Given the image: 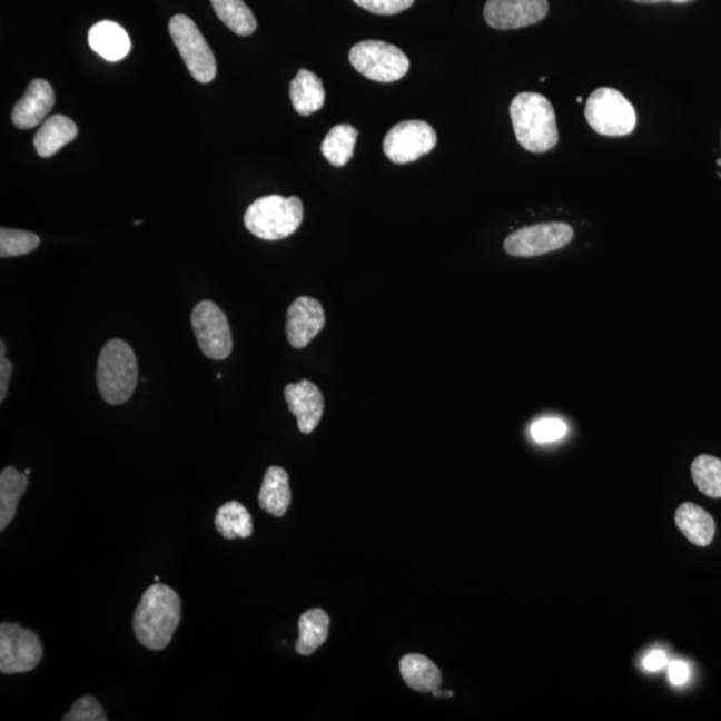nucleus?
<instances>
[{
  "instance_id": "f257e3e1",
  "label": "nucleus",
  "mask_w": 721,
  "mask_h": 721,
  "mask_svg": "<svg viewBox=\"0 0 721 721\" xmlns=\"http://www.w3.org/2000/svg\"><path fill=\"white\" fill-rule=\"evenodd\" d=\"M180 621V599L170 586L157 583L144 593L132 618L134 633L147 650L162 651Z\"/></svg>"
},
{
  "instance_id": "f03ea898",
  "label": "nucleus",
  "mask_w": 721,
  "mask_h": 721,
  "mask_svg": "<svg viewBox=\"0 0 721 721\" xmlns=\"http://www.w3.org/2000/svg\"><path fill=\"white\" fill-rule=\"evenodd\" d=\"M511 119L518 144L525 150L541 154L556 147V113L550 100L537 92H521L511 103Z\"/></svg>"
},
{
  "instance_id": "7ed1b4c3",
  "label": "nucleus",
  "mask_w": 721,
  "mask_h": 721,
  "mask_svg": "<svg viewBox=\"0 0 721 721\" xmlns=\"http://www.w3.org/2000/svg\"><path fill=\"white\" fill-rule=\"evenodd\" d=\"M97 384L100 396L110 405L129 401L138 384V363L131 346L111 339L99 354Z\"/></svg>"
},
{
  "instance_id": "20e7f679",
  "label": "nucleus",
  "mask_w": 721,
  "mask_h": 721,
  "mask_svg": "<svg viewBox=\"0 0 721 721\" xmlns=\"http://www.w3.org/2000/svg\"><path fill=\"white\" fill-rule=\"evenodd\" d=\"M303 219L304 205L298 197L267 196L247 207L244 223L253 236L279 240L296 233Z\"/></svg>"
},
{
  "instance_id": "39448f33",
  "label": "nucleus",
  "mask_w": 721,
  "mask_h": 721,
  "mask_svg": "<svg viewBox=\"0 0 721 721\" xmlns=\"http://www.w3.org/2000/svg\"><path fill=\"white\" fill-rule=\"evenodd\" d=\"M585 119L604 137H625L638 125L636 110L623 93L610 87L594 90L585 105Z\"/></svg>"
},
{
  "instance_id": "423d86ee",
  "label": "nucleus",
  "mask_w": 721,
  "mask_h": 721,
  "mask_svg": "<svg viewBox=\"0 0 721 721\" xmlns=\"http://www.w3.org/2000/svg\"><path fill=\"white\" fill-rule=\"evenodd\" d=\"M349 60L359 73L381 83H392L404 78L411 66L403 50L381 40H365L354 45Z\"/></svg>"
},
{
  "instance_id": "0eeeda50",
  "label": "nucleus",
  "mask_w": 721,
  "mask_h": 721,
  "mask_svg": "<svg viewBox=\"0 0 721 721\" xmlns=\"http://www.w3.org/2000/svg\"><path fill=\"white\" fill-rule=\"evenodd\" d=\"M170 37L187 70L199 83H210L217 76L216 57L194 20L186 16L170 19Z\"/></svg>"
},
{
  "instance_id": "6e6552de",
  "label": "nucleus",
  "mask_w": 721,
  "mask_h": 721,
  "mask_svg": "<svg viewBox=\"0 0 721 721\" xmlns=\"http://www.w3.org/2000/svg\"><path fill=\"white\" fill-rule=\"evenodd\" d=\"M191 326L200 350L207 358L223 360L230 356L233 350L230 325L218 305L211 300H200L194 307Z\"/></svg>"
},
{
  "instance_id": "1a4fd4ad",
  "label": "nucleus",
  "mask_w": 721,
  "mask_h": 721,
  "mask_svg": "<svg viewBox=\"0 0 721 721\" xmlns=\"http://www.w3.org/2000/svg\"><path fill=\"white\" fill-rule=\"evenodd\" d=\"M43 648L36 633L17 623L0 625V672L23 673L36 670Z\"/></svg>"
},
{
  "instance_id": "9d476101",
  "label": "nucleus",
  "mask_w": 721,
  "mask_h": 721,
  "mask_svg": "<svg viewBox=\"0 0 721 721\" xmlns=\"http://www.w3.org/2000/svg\"><path fill=\"white\" fill-rule=\"evenodd\" d=\"M437 145V134L424 120H404L384 139V152L393 164L405 165L429 154Z\"/></svg>"
},
{
  "instance_id": "9b49d317",
  "label": "nucleus",
  "mask_w": 721,
  "mask_h": 721,
  "mask_svg": "<svg viewBox=\"0 0 721 721\" xmlns=\"http://www.w3.org/2000/svg\"><path fill=\"white\" fill-rule=\"evenodd\" d=\"M573 238L572 226L563 223L523 227L505 239L504 249L513 257H539L563 249Z\"/></svg>"
},
{
  "instance_id": "f8f14e48",
  "label": "nucleus",
  "mask_w": 721,
  "mask_h": 721,
  "mask_svg": "<svg viewBox=\"0 0 721 721\" xmlns=\"http://www.w3.org/2000/svg\"><path fill=\"white\" fill-rule=\"evenodd\" d=\"M547 10V0H487L484 18L492 29L517 30L541 22Z\"/></svg>"
},
{
  "instance_id": "ddd939ff",
  "label": "nucleus",
  "mask_w": 721,
  "mask_h": 721,
  "mask_svg": "<svg viewBox=\"0 0 721 721\" xmlns=\"http://www.w3.org/2000/svg\"><path fill=\"white\" fill-rule=\"evenodd\" d=\"M326 317L323 305L312 297H299L286 316V336L294 349H304L324 329Z\"/></svg>"
},
{
  "instance_id": "4468645a",
  "label": "nucleus",
  "mask_w": 721,
  "mask_h": 721,
  "mask_svg": "<svg viewBox=\"0 0 721 721\" xmlns=\"http://www.w3.org/2000/svg\"><path fill=\"white\" fill-rule=\"evenodd\" d=\"M285 399L296 416L300 433L310 434L323 418L325 401L323 393L310 381L303 379L285 387Z\"/></svg>"
},
{
  "instance_id": "2eb2a0df",
  "label": "nucleus",
  "mask_w": 721,
  "mask_h": 721,
  "mask_svg": "<svg viewBox=\"0 0 721 721\" xmlns=\"http://www.w3.org/2000/svg\"><path fill=\"white\" fill-rule=\"evenodd\" d=\"M56 97L52 87L45 79H33L27 87L24 96L20 98L12 110V124L20 130L37 127L49 116Z\"/></svg>"
},
{
  "instance_id": "dca6fc26",
  "label": "nucleus",
  "mask_w": 721,
  "mask_h": 721,
  "mask_svg": "<svg viewBox=\"0 0 721 721\" xmlns=\"http://www.w3.org/2000/svg\"><path fill=\"white\" fill-rule=\"evenodd\" d=\"M89 45L93 51L109 62H118L126 58L131 50L129 33L122 26L111 22V20H103V22L91 27Z\"/></svg>"
},
{
  "instance_id": "f3484780",
  "label": "nucleus",
  "mask_w": 721,
  "mask_h": 721,
  "mask_svg": "<svg viewBox=\"0 0 721 721\" xmlns=\"http://www.w3.org/2000/svg\"><path fill=\"white\" fill-rule=\"evenodd\" d=\"M674 521H676L679 531L693 545L708 546L712 543L717 524L703 507L693 503L681 504L674 514Z\"/></svg>"
},
{
  "instance_id": "a211bd4d",
  "label": "nucleus",
  "mask_w": 721,
  "mask_h": 721,
  "mask_svg": "<svg viewBox=\"0 0 721 721\" xmlns=\"http://www.w3.org/2000/svg\"><path fill=\"white\" fill-rule=\"evenodd\" d=\"M259 506L273 516H284L292 503V491L287 472L279 466L266 471L259 491Z\"/></svg>"
},
{
  "instance_id": "6ab92c4d",
  "label": "nucleus",
  "mask_w": 721,
  "mask_h": 721,
  "mask_svg": "<svg viewBox=\"0 0 721 721\" xmlns=\"http://www.w3.org/2000/svg\"><path fill=\"white\" fill-rule=\"evenodd\" d=\"M78 136V127L72 119L53 116L46 120L33 138L38 156L50 158Z\"/></svg>"
},
{
  "instance_id": "aec40b11",
  "label": "nucleus",
  "mask_w": 721,
  "mask_h": 721,
  "mask_svg": "<svg viewBox=\"0 0 721 721\" xmlns=\"http://www.w3.org/2000/svg\"><path fill=\"white\" fill-rule=\"evenodd\" d=\"M325 89L320 79L309 70L300 69L292 80L290 98L294 110L300 116H312L325 105Z\"/></svg>"
},
{
  "instance_id": "412c9836",
  "label": "nucleus",
  "mask_w": 721,
  "mask_h": 721,
  "mask_svg": "<svg viewBox=\"0 0 721 721\" xmlns=\"http://www.w3.org/2000/svg\"><path fill=\"white\" fill-rule=\"evenodd\" d=\"M399 672L414 691L433 692L443 683L438 666L423 654H407L401 660Z\"/></svg>"
},
{
  "instance_id": "4be33fe9",
  "label": "nucleus",
  "mask_w": 721,
  "mask_h": 721,
  "mask_svg": "<svg viewBox=\"0 0 721 721\" xmlns=\"http://www.w3.org/2000/svg\"><path fill=\"white\" fill-rule=\"evenodd\" d=\"M29 486L27 474L7 466L0 473V531H4L16 517L20 497Z\"/></svg>"
},
{
  "instance_id": "5701e85b",
  "label": "nucleus",
  "mask_w": 721,
  "mask_h": 721,
  "mask_svg": "<svg viewBox=\"0 0 721 721\" xmlns=\"http://www.w3.org/2000/svg\"><path fill=\"white\" fill-rule=\"evenodd\" d=\"M330 620L319 608L307 611L298 620L299 638L296 651L303 656H310L323 645L329 634Z\"/></svg>"
},
{
  "instance_id": "b1692460",
  "label": "nucleus",
  "mask_w": 721,
  "mask_h": 721,
  "mask_svg": "<svg viewBox=\"0 0 721 721\" xmlns=\"http://www.w3.org/2000/svg\"><path fill=\"white\" fill-rule=\"evenodd\" d=\"M214 11L223 23L240 37H249L257 30V20L244 0H211Z\"/></svg>"
},
{
  "instance_id": "393cba45",
  "label": "nucleus",
  "mask_w": 721,
  "mask_h": 721,
  "mask_svg": "<svg viewBox=\"0 0 721 721\" xmlns=\"http://www.w3.org/2000/svg\"><path fill=\"white\" fill-rule=\"evenodd\" d=\"M358 130L350 125H338L327 132L320 151L333 166L343 167L353 157L354 146L358 138Z\"/></svg>"
},
{
  "instance_id": "a878e982",
  "label": "nucleus",
  "mask_w": 721,
  "mask_h": 721,
  "mask_svg": "<svg viewBox=\"0 0 721 721\" xmlns=\"http://www.w3.org/2000/svg\"><path fill=\"white\" fill-rule=\"evenodd\" d=\"M216 526L219 534L227 540L247 539L253 534L250 513L237 501H229L219 507L216 514Z\"/></svg>"
},
{
  "instance_id": "bb28decb",
  "label": "nucleus",
  "mask_w": 721,
  "mask_h": 721,
  "mask_svg": "<svg viewBox=\"0 0 721 721\" xmlns=\"http://www.w3.org/2000/svg\"><path fill=\"white\" fill-rule=\"evenodd\" d=\"M691 473L701 493L711 498H721V460L701 454L693 460Z\"/></svg>"
},
{
  "instance_id": "cd10ccee",
  "label": "nucleus",
  "mask_w": 721,
  "mask_h": 721,
  "mask_svg": "<svg viewBox=\"0 0 721 721\" xmlns=\"http://www.w3.org/2000/svg\"><path fill=\"white\" fill-rule=\"evenodd\" d=\"M39 244V237L31 231L6 229V227L0 230V257L2 258L24 256L36 250Z\"/></svg>"
},
{
  "instance_id": "c85d7f7f",
  "label": "nucleus",
  "mask_w": 721,
  "mask_h": 721,
  "mask_svg": "<svg viewBox=\"0 0 721 721\" xmlns=\"http://www.w3.org/2000/svg\"><path fill=\"white\" fill-rule=\"evenodd\" d=\"M63 721H106L102 705L92 697H83L72 704L71 711L62 718Z\"/></svg>"
},
{
  "instance_id": "c756f323",
  "label": "nucleus",
  "mask_w": 721,
  "mask_h": 721,
  "mask_svg": "<svg viewBox=\"0 0 721 721\" xmlns=\"http://www.w3.org/2000/svg\"><path fill=\"white\" fill-rule=\"evenodd\" d=\"M566 432V424L557 418L540 419L531 427L533 439L541 444L553 443V441L563 438Z\"/></svg>"
},
{
  "instance_id": "7c9ffc66",
  "label": "nucleus",
  "mask_w": 721,
  "mask_h": 721,
  "mask_svg": "<svg viewBox=\"0 0 721 721\" xmlns=\"http://www.w3.org/2000/svg\"><path fill=\"white\" fill-rule=\"evenodd\" d=\"M353 2L376 16H397L411 9L414 0H353Z\"/></svg>"
},
{
  "instance_id": "2f4dec72",
  "label": "nucleus",
  "mask_w": 721,
  "mask_h": 721,
  "mask_svg": "<svg viewBox=\"0 0 721 721\" xmlns=\"http://www.w3.org/2000/svg\"><path fill=\"white\" fill-rule=\"evenodd\" d=\"M12 374V364L6 358V344L0 340V401L6 399L9 392V383Z\"/></svg>"
},
{
  "instance_id": "473e14b6",
  "label": "nucleus",
  "mask_w": 721,
  "mask_h": 721,
  "mask_svg": "<svg viewBox=\"0 0 721 721\" xmlns=\"http://www.w3.org/2000/svg\"><path fill=\"white\" fill-rule=\"evenodd\" d=\"M670 679L674 685H683L690 679V666L684 661H673L670 665Z\"/></svg>"
},
{
  "instance_id": "72a5a7b5",
  "label": "nucleus",
  "mask_w": 721,
  "mask_h": 721,
  "mask_svg": "<svg viewBox=\"0 0 721 721\" xmlns=\"http://www.w3.org/2000/svg\"><path fill=\"white\" fill-rule=\"evenodd\" d=\"M666 663H668L666 654L661 651H653L651 653H648L643 660L645 670L651 672L663 670Z\"/></svg>"
},
{
  "instance_id": "f704fd0d",
  "label": "nucleus",
  "mask_w": 721,
  "mask_h": 721,
  "mask_svg": "<svg viewBox=\"0 0 721 721\" xmlns=\"http://www.w3.org/2000/svg\"><path fill=\"white\" fill-rule=\"evenodd\" d=\"M633 2L643 3V4H654L661 2L688 3V2H692V0H633Z\"/></svg>"
},
{
  "instance_id": "c9c22d12",
  "label": "nucleus",
  "mask_w": 721,
  "mask_h": 721,
  "mask_svg": "<svg viewBox=\"0 0 721 721\" xmlns=\"http://www.w3.org/2000/svg\"><path fill=\"white\" fill-rule=\"evenodd\" d=\"M577 103H583V97L577 98Z\"/></svg>"
},
{
  "instance_id": "e433bc0d",
  "label": "nucleus",
  "mask_w": 721,
  "mask_h": 721,
  "mask_svg": "<svg viewBox=\"0 0 721 721\" xmlns=\"http://www.w3.org/2000/svg\"><path fill=\"white\" fill-rule=\"evenodd\" d=\"M545 80H546V78H545V77H543V78H540V82H541V83H544V82H545Z\"/></svg>"
},
{
  "instance_id": "4c0bfd02",
  "label": "nucleus",
  "mask_w": 721,
  "mask_h": 721,
  "mask_svg": "<svg viewBox=\"0 0 721 721\" xmlns=\"http://www.w3.org/2000/svg\"><path fill=\"white\" fill-rule=\"evenodd\" d=\"M140 224H142V220H136V223H134V225H140Z\"/></svg>"
},
{
  "instance_id": "58836bf2",
  "label": "nucleus",
  "mask_w": 721,
  "mask_h": 721,
  "mask_svg": "<svg viewBox=\"0 0 721 721\" xmlns=\"http://www.w3.org/2000/svg\"><path fill=\"white\" fill-rule=\"evenodd\" d=\"M30 473H31L30 470H26V471H24V474H27V476H29Z\"/></svg>"
},
{
  "instance_id": "ea45409f",
  "label": "nucleus",
  "mask_w": 721,
  "mask_h": 721,
  "mask_svg": "<svg viewBox=\"0 0 721 721\" xmlns=\"http://www.w3.org/2000/svg\"><path fill=\"white\" fill-rule=\"evenodd\" d=\"M217 378H218V379L223 378V374L218 373V374H217Z\"/></svg>"
},
{
  "instance_id": "a19ab883",
  "label": "nucleus",
  "mask_w": 721,
  "mask_h": 721,
  "mask_svg": "<svg viewBox=\"0 0 721 721\" xmlns=\"http://www.w3.org/2000/svg\"><path fill=\"white\" fill-rule=\"evenodd\" d=\"M154 580H156V583H159V577L158 576L154 577Z\"/></svg>"
},
{
  "instance_id": "79ce46f5",
  "label": "nucleus",
  "mask_w": 721,
  "mask_h": 721,
  "mask_svg": "<svg viewBox=\"0 0 721 721\" xmlns=\"http://www.w3.org/2000/svg\"><path fill=\"white\" fill-rule=\"evenodd\" d=\"M718 165H719V166H721V158H720V159H718Z\"/></svg>"
}]
</instances>
